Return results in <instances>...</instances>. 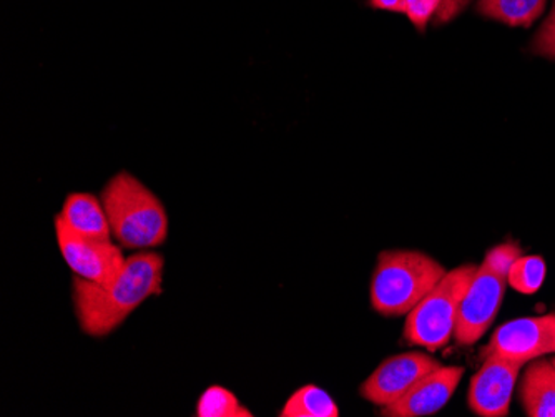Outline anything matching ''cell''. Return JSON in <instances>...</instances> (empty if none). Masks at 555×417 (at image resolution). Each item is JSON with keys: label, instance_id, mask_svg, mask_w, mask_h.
<instances>
[{"label": "cell", "instance_id": "cell-5", "mask_svg": "<svg viewBox=\"0 0 555 417\" xmlns=\"http://www.w3.org/2000/svg\"><path fill=\"white\" fill-rule=\"evenodd\" d=\"M55 236L65 263L79 278L96 285H107L124 266V251L112 239L89 238L72 232L55 217Z\"/></svg>", "mask_w": 555, "mask_h": 417}, {"label": "cell", "instance_id": "cell-20", "mask_svg": "<svg viewBox=\"0 0 555 417\" xmlns=\"http://www.w3.org/2000/svg\"><path fill=\"white\" fill-rule=\"evenodd\" d=\"M470 0H441V8L436 14V24L442 26L448 24L452 18H456L464 9L469 5Z\"/></svg>", "mask_w": 555, "mask_h": 417}, {"label": "cell", "instance_id": "cell-1", "mask_svg": "<svg viewBox=\"0 0 555 417\" xmlns=\"http://www.w3.org/2000/svg\"><path fill=\"white\" fill-rule=\"evenodd\" d=\"M164 268L162 255L143 251L127 258L107 285L75 276L74 307L80 329L93 338L112 335L149 298L162 295Z\"/></svg>", "mask_w": 555, "mask_h": 417}, {"label": "cell", "instance_id": "cell-14", "mask_svg": "<svg viewBox=\"0 0 555 417\" xmlns=\"http://www.w3.org/2000/svg\"><path fill=\"white\" fill-rule=\"evenodd\" d=\"M282 417H338L339 407L320 386L307 385L296 389L283 406Z\"/></svg>", "mask_w": 555, "mask_h": 417}, {"label": "cell", "instance_id": "cell-18", "mask_svg": "<svg viewBox=\"0 0 555 417\" xmlns=\"http://www.w3.org/2000/svg\"><path fill=\"white\" fill-rule=\"evenodd\" d=\"M439 8H441V0H404L402 14L410 18L411 24L420 32H424L429 21L438 14Z\"/></svg>", "mask_w": 555, "mask_h": 417}, {"label": "cell", "instance_id": "cell-8", "mask_svg": "<svg viewBox=\"0 0 555 417\" xmlns=\"http://www.w3.org/2000/svg\"><path fill=\"white\" fill-rule=\"evenodd\" d=\"M441 366L436 357L421 351L396 354L383 361L361 385L360 394L374 406H391L401 400L421 378Z\"/></svg>", "mask_w": 555, "mask_h": 417}, {"label": "cell", "instance_id": "cell-13", "mask_svg": "<svg viewBox=\"0 0 555 417\" xmlns=\"http://www.w3.org/2000/svg\"><path fill=\"white\" fill-rule=\"evenodd\" d=\"M547 0H479L477 12L509 27H531Z\"/></svg>", "mask_w": 555, "mask_h": 417}, {"label": "cell", "instance_id": "cell-9", "mask_svg": "<svg viewBox=\"0 0 555 417\" xmlns=\"http://www.w3.org/2000/svg\"><path fill=\"white\" fill-rule=\"evenodd\" d=\"M522 366L504 357L486 356L481 369L469 382V409L477 416L506 417Z\"/></svg>", "mask_w": 555, "mask_h": 417}, {"label": "cell", "instance_id": "cell-19", "mask_svg": "<svg viewBox=\"0 0 555 417\" xmlns=\"http://www.w3.org/2000/svg\"><path fill=\"white\" fill-rule=\"evenodd\" d=\"M531 52L539 57L555 61V0L551 14L542 24L541 30L535 34L532 40Z\"/></svg>", "mask_w": 555, "mask_h": 417}, {"label": "cell", "instance_id": "cell-10", "mask_svg": "<svg viewBox=\"0 0 555 417\" xmlns=\"http://www.w3.org/2000/svg\"><path fill=\"white\" fill-rule=\"evenodd\" d=\"M463 366H439L435 372L421 378L401 400L383 407V416L421 417L431 416L441 411L456 392L463 379Z\"/></svg>", "mask_w": 555, "mask_h": 417}, {"label": "cell", "instance_id": "cell-2", "mask_svg": "<svg viewBox=\"0 0 555 417\" xmlns=\"http://www.w3.org/2000/svg\"><path fill=\"white\" fill-rule=\"evenodd\" d=\"M112 235L120 247L150 250L164 245L168 236V217L158 196L137 177L120 171L102 190Z\"/></svg>", "mask_w": 555, "mask_h": 417}, {"label": "cell", "instance_id": "cell-6", "mask_svg": "<svg viewBox=\"0 0 555 417\" xmlns=\"http://www.w3.org/2000/svg\"><path fill=\"white\" fill-rule=\"evenodd\" d=\"M547 354H555V311L504 323L482 350V357L499 356L519 364Z\"/></svg>", "mask_w": 555, "mask_h": 417}, {"label": "cell", "instance_id": "cell-16", "mask_svg": "<svg viewBox=\"0 0 555 417\" xmlns=\"http://www.w3.org/2000/svg\"><path fill=\"white\" fill-rule=\"evenodd\" d=\"M198 417H251V411L246 409L238 398L223 386H210L205 389L196 403Z\"/></svg>", "mask_w": 555, "mask_h": 417}, {"label": "cell", "instance_id": "cell-3", "mask_svg": "<svg viewBox=\"0 0 555 417\" xmlns=\"http://www.w3.org/2000/svg\"><path fill=\"white\" fill-rule=\"evenodd\" d=\"M446 273L439 261L421 251H383L371 278V307L382 316H408Z\"/></svg>", "mask_w": 555, "mask_h": 417}, {"label": "cell", "instance_id": "cell-4", "mask_svg": "<svg viewBox=\"0 0 555 417\" xmlns=\"http://www.w3.org/2000/svg\"><path fill=\"white\" fill-rule=\"evenodd\" d=\"M476 272V264L454 268L408 313L404 339L410 344L438 351L454 338L461 303Z\"/></svg>", "mask_w": 555, "mask_h": 417}, {"label": "cell", "instance_id": "cell-17", "mask_svg": "<svg viewBox=\"0 0 555 417\" xmlns=\"http://www.w3.org/2000/svg\"><path fill=\"white\" fill-rule=\"evenodd\" d=\"M520 255H522V250H520L517 243H501V245H498V247L491 248V250L488 251L482 264L491 268L494 272L501 273V275L507 276L511 266H513L514 261H516Z\"/></svg>", "mask_w": 555, "mask_h": 417}, {"label": "cell", "instance_id": "cell-22", "mask_svg": "<svg viewBox=\"0 0 555 417\" xmlns=\"http://www.w3.org/2000/svg\"><path fill=\"white\" fill-rule=\"evenodd\" d=\"M552 363H554V366H555V357H554V360H552Z\"/></svg>", "mask_w": 555, "mask_h": 417}, {"label": "cell", "instance_id": "cell-21", "mask_svg": "<svg viewBox=\"0 0 555 417\" xmlns=\"http://www.w3.org/2000/svg\"><path fill=\"white\" fill-rule=\"evenodd\" d=\"M370 5L377 11L396 12L402 14L404 0H370Z\"/></svg>", "mask_w": 555, "mask_h": 417}, {"label": "cell", "instance_id": "cell-7", "mask_svg": "<svg viewBox=\"0 0 555 417\" xmlns=\"http://www.w3.org/2000/svg\"><path fill=\"white\" fill-rule=\"evenodd\" d=\"M507 276L481 264L464 295L457 317L456 338L461 347H473L491 328L506 297Z\"/></svg>", "mask_w": 555, "mask_h": 417}, {"label": "cell", "instance_id": "cell-15", "mask_svg": "<svg viewBox=\"0 0 555 417\" xmlns=\"http://www.w3.org/2000/svg\"><path fill=\"white\" fill-rule=\"evenodd\" d=\"M547 275V264L538 255H520L509 273H507V285L516 289L520 295H535L542 288Z\"/></svg>", "mask_w": 555, "mask_h": 417}, {"label": "cell", "instance_id": "cell-12", "mask_svg": "<svg viewBox=\"0 0 555 417\" xmlns=\"http://www.w3.org/2000/svg\"><path fill=\"white\" fill-rule=\"evenodd\" d=\"M57 217L77 235L112 239L107 211L102 200H99L95 195L70 193L65 198L64 207Z\"/></svg>", "mask_w": 555, "mask_h": 417}, {"label": "cell", "instance_id": "cell-11", "mask_svg": "<svg viewBox=\"0 0 555 417\" xmlns=\"http://www.w3.org/2000/svg\"><path fill=\"white\" fill-rule=\"evenodd\" d=\"M519 401L529 417H555V366L552 360L531 361L519 386Z\"/></svg>", "mask_w": 555, "mask_h": 417}]
</instances>
